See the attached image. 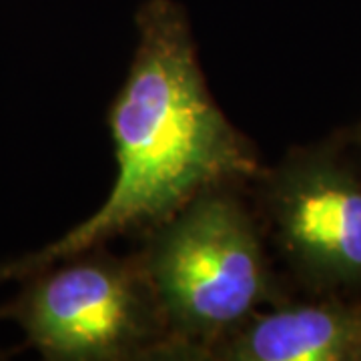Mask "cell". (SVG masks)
<instances>
[{
	"instance_id": "cell-3",
	"label": "cell",
	"mask_w": 361,
	"mask_h": 361,
	"mask_svg": "<svg viewBox=\"0 0 361 361\" xmlns=\"http://www.w3.org/2000/svg\"><path fill=\"white\" fill-rule=\"evenodd\" d=\"M2 311L44 360H159L169 341L163 313L141 261L101 247L28 275Z\"/></svg>"
},
{
	"instance_id": "cell-6",
	"label": "cell",
	"mask_w": 361,
	"mask_h": 361,
	"mask_svg": "<svg viewBox=\"0 0 361 361\" xmlns=\"http://www.w3.org/2000/svg\"><path fill=\"white\" fill-rule=\"evenodd\" d=\"M355 139H357V145L361 147V125L357 127V130H355Z\"/></svg>"
},
{
	"instance_id": "cell-5",
	"label": "cell",
	"mask_w": 361,
	"mask_h": 361,
	"mask_svg": "<svg viewBox=\"0 0 361 361\" xmlns=\"http://www.w3.org/2000/svg\"><path fill=\"white\" fill-rule=\"evenodd\" d=\"M197 360L361 361V303H275L207 345Z\"/></svg>"
},
{
	"instance_id": "cell-4",
	"label": "cell",
	"mask_w": 361,
	"mask_h": 361,
	"mask_svg": "<svg viewBox=\"0 0 361 361\" xmlns=\"http://www.w3.org/2000/svg\"><path fill=\"white\" fill-rule=\"evenodd\" d=\"M285 261L317 291H361V175L337 149H299L263 175Z\"/></svg>"
},
{
	"instance_id": "cell-1",
	"label": "cell",
	"mask_w": 361,
	"mask_h": 361,
	"mask_svg": "<svg viewBox=\"0 0 361 361\" xmlns=\"http://www.w3.org/2000/svg\"><path fill=\"white\" fill-rule=\"evenodd\" d=\"M139 42L109 111L116 179L101 209L59 241L0 269L28 277L104 241L155 227L195 195L259 173L257 155L221 113L197 63L189 20L173 0H147Z\"/></svg>"
},
{
	"instance_id": "cell-2",
	"label": "cell",
	"mask_w": 361,
	"mask_h": 361,
	"mask_svg": "<svg viewBox=\"0 0 361 361\" xmlns=\"http://www.w3.org/2000/svg\"><path fill=\"white\" fill-rule=\"evenodd\" d=\"M203 189L157 223L139 261L167 325L159 360L197 355L281 301L255 219L229 189Z\"/></svg>"
}]
</instances>
